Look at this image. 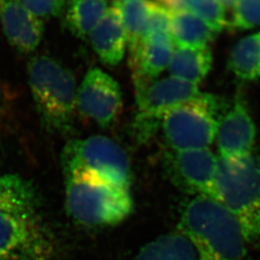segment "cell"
I'll return each mask as SVG.
<instances>
[{"mask_svg":"<svg viewBox=\"0 0 260 260\" xmlns=\"http://www.w3.org/2000/svg\"><path fill=\"white\" fill-rule=\"evenodd\" d=\"M170 35L176 47H205L216 32L189 11H171Z\"/></svg>","mask_w":260,"mask_h":260,"instance_id":"obj_16","label":"cell"},{"mask_svg":"<svg viewBox=\"0 0 260 260\" xmlns=\"http://www.w3.org/2000/svg\"><path fill=\"white\" fill-rule=\"evenodd\" d=\"M170 27L171 11L159 3L151 2L146 36L155 33L170 34Z\"/></svg>","mask_w":260,"mask_h":260,"instance_id":"obj_25","label":"cell"},{"mask_svg":"<svg viewBox=\"0 0 260 260\" xmlns=\"http://www.w3.org/2000/svg\"><path fill=\"white\" fill-rule=\"evenodd\" d=\"M38 19L59 17L66 7L65 0H15Z\"/></svg>","mask_w":260,"mask_h":260,"instance_id":"obj_24","label":"cell"},{"mask_svg":"<svg viewBox=\"0 0 260 260\" xmlns=\"http://www.w3.org/2000/svg\"><path fill=\"white\" fill-rule=\"evenodd\" d=\"M94 52L104 65L118 66L123 59L127 40L121 13L114 5L108 8L103 19L90 35Z\"/></svg>","mask_w":260,"mask_h":260,"instance_id":"obj_13","label":"cell"},{"mask_svg":"<svg viewBox=\"0 0 260 260\" xmlns=\"http://www.w3.org/2000/svg\"><path fill=\"white\" fill-rule=\"evenodd\" d=\"M66 206L69 215L88 226L115 225L129 216V190L85 174H65Z\"/></svg>","mask_w":260,"mask_h":260,"instance_id":"obj_3","label":"cell"},{"mask_svg":"<svg viewBox=\"0 0 260 260\" xmlns=\"http://www.w3.org/2000/svg\"><path fill=\"white\" fill-rule=\"evenodd\" d=\"M108 9L107 0H70L64 25L75 37H89Z\"/></svg>","mask_w":260,"mask_h":260,"instance_id":"obj_17","label":"cell"},{"mask_svg":"<svg viewBox=\"0 0 260 260\" xmlns=\"http://www.w3.org/2000/svg\"><path fill=\"white\" fill-rule=\"evenodd\" d=\"M229 67L243 80H253L260 76V32L243 38L231 53Z\"/></svg>","mask_w":260,"mask_h":260,"instance_id":"obj_19","label":"cell"},{"mask_svg":"<svg viewBox=\"0 0 260 260\" xmlns=\"http://www.w3.org/2000/svg\"><path fill=\"white\" fill-rule=\"evenodd\" d=\"M76 108L84 118L108 128L122 109L120 85L99 68L89 70L77 89Z\"/></svg>","mask_w":260,"mask_h":260,"instance_id":"obj_8","label":"cell"},{"mask_svg":"<svg viewBox=\"0 0 260 260\" xmlns=\"http://www.w3.org/2000/svg\"><path fill=\"white\" fill-rule=\"evenodd\" d=\"M132 260H198L191 242L182 233H169L143 246Z\"/></svg>","mask_w":260,"mask_h":260,"instance_id":"obj_18","label":"cell"},{"mask_svg":"<svg viewBox=\"0 0 260 260\" xmlns=\"http://www.w3.org/2000/svg\"><path fill=\"white\" fill-rule=\"evenodd\" d=\"M28 82L38 113L47 130L66 134L74 128L76 82L73 73L50 56L28 63Z\"/></svg>","mask_w":260,"mask_h":260,"instance_id":"obj_2","label":"cell"},{"mask_svg":"<svg viewBox=\"0 0 260 260\" xmlns=\"http://www.w3.org/2000/svg\"><path fill=\"white\" fill-rule=\"evenodd\" d=\"M37 205L32 184L18 175L0 177V211L30 219Z\"/></svg>","mask_w":260,"mask_h":260,"instance_id":"obj_15","label":"cell"},{"mask_svg":"<svg viewBox=\"0 0 260 260\" xmlns=\"http://www.w3.org/2000/svg\"><path fill=\"white\" fill-rule=\"evenodd\" d=\"M186 11L204 20L216 33L222 31L226 23L224 7L219 0H187Z\"/></svg>","mask_w":260,"mask_h":260,"instance_id":"obj_22","label":"cell"},{"mask_svg":"<svg viewBox=\"0 0 260 260\" xmlns=\"http://www.w3.org/2000/svg\"><path fill=\"white\" fill-rule=\"evenodd\" d=\"M122 1H126V0H114V2H122Z\"/></svg>","mask_w":260,"mask_h":260,"instance_id":"obj_28","label":"cell"},{"mask_svg":"<svg viewBox=\"0 0 260 260\" xmlns=\"http://www.w3.org/2000/svg\"><path fill=\"white\" fill-rule=\"evenodd\" d=\"M221 3H222V5H223V7L225 8H231V7H233V5H234V2H235V0H219Z\"/></svg>","mask_w":260,"mask_h":260,"instance_id":"obj_27","label":"cell"},{"mask_svg":"<svg viewBox=\"0 0 260 260\" xmlns=\"http://www.w3.org/2000/svg\"><path fill=\"white\" fill-rule=\"evenodd\" d=\"M30 238L29 219L0 211V260L24 246Z\"/></svg>","mask_w":260,"mask_h":260,"instance_id":"obj_21","label":"cell"},{"mask_svg":"<svg viewBox=\"0 0 260 260\" xmlns=\"http://www.w3.org/2000/svg\"><path fill=\"white\" fill-rule=\"evenodd\" d=\"M134 85L138 106L134 128L141 142L149 139L155 133L168 111L204 94L200 92L198 84L175 76L160 80L134 77Z\"/></svg>","mask_w":260,"mask_h":260,"instance_id":"obj_7","label":"cell"},{"mask_svg":"<svg viewBox=\"0 0 260 260\" xmlns=\"http://www.w3.org/2000/svg\"><path fill=\"white\" fill-rule=\"evenodd\" d=\"M255 125L242 99L219 121L217 130L220 157L233 160L251 153L255 141Z\"/></svg>","mask_w":260,"mask_h":260,"instance_id":"obj_10","label":"cell"},{"mask_svg":"<svg viewBox=\"0 0 260 260\" xmlns=\"http://www.w3.org/2000/svg\"><path fill=\"white\" fill-rule=\"evenodd\" d=\"M212 60V52L208 47H176L168 70L171 76L199 84L210 72Z\"/></svg>","mask_w":260,"mask_h":260,"instance_id":"obj_14","label":"cell"},{"mask_svg":"<svg viewBox=\"0 0 260 260\" xmlns=\"http://www.w3.org/2000/svg\"><path fill=\"white\" fill-rule=\"evenodd\" d=\"M170 166L179 185L199 196L216 200L219 158L206 149L177 150L170 155Z\"/></svg>","mask_w":260,"mask_h":260,"instance_id":"obj_9","label":"cell"},{"mask_svg":"<svg viewBox=\"0 0 260 260\" xmlns=\"http://www.w3.org/2000/svg\"><path fill=\"white\" fill-rule=\"evenodd\" d=\"M151 2L148 0H126L114 2L121 13L129 53L146 36Z\"/></svg>","mask_w":260,"mask_h":260,"instance_id":"obj_20","label":"cell"},{"mask_svg":"<svg viewBox=\"0 0 260 260\" xmlns=\"http://www.w3.org/2000/svg\"><path fill=\"white\" fill-rule=\"evenodd\" d=\"M258 240H260V235H259V238H258Z\"/></svg>","mask_w":260,"mask_h":260,"instance_id":"obj_29","label":"cell"},{"mask_svg":"<svg viewBox=\"0 0 260 260\" xmlns=\"http://www.w3.org/2000/svg\"><path fill=\"white\" fill-rule=\"evenodd\" d=\"M216 201L242 225L248 242L260 235V161L252 153L237 159L219 157Z\"/></svg>","mask_w":260,"mask_h":260,"instance_id":"obj_4","label":"cell"},{"mask_svg":"<svg viewBox=\"0 0 260 260\" xmlns=\"http://www.w3.org/2000/svg\"><path fill=\"white\" fill-rule=\"evenodd\" d=\"M232 26L239 30L260 26V0H235Z\"/></svg>","mask_w":260,"mask_h":260,"instance_id":"obj_23","label":"cell"},{"mask_svg":"<svg viewBox=\"0 0 260 260\" xmlns=\"http://www.w3.org/2000/svg\"><path fill=\"white\" fill-rule=\"evenodd\" d=\"M0 21L10 44L21 53L33 52L44 37V20L15 0H0Z\"/></svg>","mask_w":260,"mask_h":260,"instance_id":"obj_11","label":"cell"},{"mask_svg":"<svg viewBox=\"0 0 260 260\" xmlns=\"http://www.w3.org/2000/svg\"><path fill=\"white\" fill-rule=\"evenodd\" d=\"M160 4L167 9L175 11H186V2L187 0H158Z\"/></svg>","mask_w":260,"mask_h":260,"instance_id":"obj_26","label":"cell"},{"mask_svg":"<svg viewBox=\"0 0 260 260\" xmlns=\"http://www.w3.org/2000/svg\"><path fill=\"white\" fill-rule=\"evenodd\" d=\"M178 225L198 260H245L248 240L242 225L218 201L197 196L184 207Z\"/></svg>","mask_w":260,"mask_h":260,"instance_id":"obj_1","label":"cell"},{"mask_svg":"<svg viewBox=\"0 0 260 260\" xmlns=\"http://www.w3.org/2000/svg\"><path fill=\"white\" fill-rule=\"evenodd\" d=\"M174 49V41L167 33H155L143 38L130 52L133 77L154 80L167 69Z\"/></svg>","mask_w":260,"mask_h":260,"instance_id":"obj_12","label":"cell"},{"mask_svg":"<svg viewBox=\"0 0 260 260\" xmlns=\"http://www.w3.org/2000/svg\"><path fill=\"white\" fill-rule=\"evenodd\" d=\"M64 174H85L129 190L131 168L126 152L105 136L70 141L63 149Z\"/></svg>","mask_w":260,"mask_h":260,"instance_id":"obj_5","label":"cell"},{"mask_svg":"<svg viewBox=\"0 0 260 260\" xmlns=\"http://www.w3.org/2000/svg\"><path fill=\"white\" fill-rule=\"evenodd\" d=\"M218 107L215 96L204 93L168 111L161 121L168 146L175 151L206 149L217 135Z\"/></svg>","mask_w":260,"mask_h":260,"instance_id":"obj_6","label":"cell"}]
</instances>
